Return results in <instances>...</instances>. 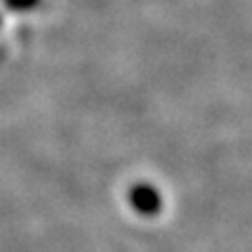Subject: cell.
I'll use <instances>...</instances> for the list:
<instances>
[{"instance_id":"1","label":"cell","mask_w":252,"mask_h":252,"mask_svg":"<svg viewBox=\"0 0 252 252\" xmlns=\"http://www.w3.org/2000/svg\"><path fill=\"white\" fill-rule=\"evenodd\" d=\"M158 193L154 191L152 187L147 185H139L130 191V204L135 206L139 212H156L158 210Z\"/></svg>"}]
</instances>
